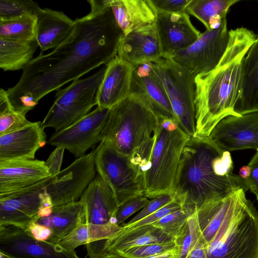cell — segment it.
I'll list each match as a JSON object with an SVG mask.
<instances>
[{
    "label": "cell",
    "mask_w": 258,
    "mask_h": 258,
    "mask_svg": "<svg viewBox=\"0 0 258 258\" xmlns=\"http://www.w3.org/2000/svg\"><path fill=\"white\" fill-rule=\"evenodd\" d=\"M179 249L176 240L169 242L155 243L135 247L119 252L133 258H146L167 251Z\"/></svg>",
    "instance_id": "d6a6232c"
},
{
    "label": "cell",
    "mask_w": 258,
    "mask_h": 258,
    "mask_svg": "<svg viewBox=\"0 0 258 258\" xmlns=\"http://www.w3.org/2000/svg\"><path fill=\"white\" fill-rule=\"evenodd\" d=\"M38 44L0 38V68L5 71L23 69L33 58Z\"/></svg>",
    "instance_id": "4316f807"
},
{
    "label": "cell",
    "mask_w": 258,
    "mask_h": 258,
    "mask_svg": "<svg viewBox=\"0 0 258 258\" xmlns=\"http://www.w3.org/2000/svg\"><path fill=\"white\" fill-rule=\"evenodd\" d=\"M181 205L176 198L174 201L164 206L154 213L131 225L122 226V230H128L140 226L150 225L160 219L165 215L181 208Z\"/></svg>",
    "instance_id": "8d00e7d4"
},
{
    "label": "cell",
    "mask_w": 258,
    "mask_h": 258,
    "mask_svg": "<svg viewBox=\"0 0 258 258\" xmlns=\"http://www.w3.org/2000/svg\"><path fill=\"white\" fill-rule=\"evenodd\" d=\"M95 150L96 171L111 188L118 207L132 199L145 196L142 176L128 157L104 142Z\"/></svg>",
    "instance_id": "9c48e42d"
},
{
    "label": "cell",
    "mask_w": 258,
    "mask_h": 258,
    "mask_svg": "<svg viewBox=\"0 0 258 258\" xmlns=\"http://www.w3.org/2000/svg\"><path fill=\"white\" fill-rule=\"evenodd\" d=\"M37 21V16L32 15L0 18V38L25 42L36 41Z\"/></svg>",
    "instance_id": "83f0119b"
},
{
    "label": "cell",
    "mask_w": 258,
    "mask_h": 258,
    "mask_svg": "<svg viewBox=\"0 0 258 258\" xmlns=\"http://www.w3.org/2000/svg\"><path fill=\"white\" fill-rule=\"evenodd\" d=\"M94 149L77 158L66 168L53 176L45 187L53 206L79 201L96 176Z\"/></svg>",
    "instance_id": "4fadbf2b"
},
{
    "label": "cell",
    "mask_w": 258,
    "mask_h": 258,
    "mask_svg": "<svg viewBox=\"0 0 258 258\" xmlns=\"http://www.w3.org/2000/svg\"><path fill=\"white\" fill-rule=\"evenodd\" d=\"M256 151L248 164L250 168V174L244 180L248 189L254 194L258 202V150Z\"/></svg>",
    "instance_id": "ab89813d"
},
{
    "label": "cell",
    "mask_w": 258,
    "mask_h": 258,
    "mask_svg": "<svg viewBox=\"0 0 258 258\" xmlns=\"http://www.w3.org/2000/svg\"><path fill=\"white\" fill-rule=\"evenodd\" d=\"M90 242V237L88 226L83 219L80 221L74 230L58 244L66 250L73 251L77 247Z\"/></svg>",
    "instance_id": "e575fe53"
},
{
    "label": "cell",
    "mask_w": 258,
    "mask_h": 258,
    "mask_svg": "<svg viewBox=\"0 0 258 258\" xmlns=\"http://www.w3.org/2000/svg\"><path fill=\"white\" fill-rule=\"evenodd\" d=\"M123 35L155 23L157 11L151 0H108Z\"/></svg>",
    "instance_id": "d4e9b609"
},
{
    "label": "cell",
    "mask_w": 258,
    "mask_h": 258,
    "mask_svg": "<svg viewBox=\"0 0 258 258\" xmlns=\"http://www.w3.org/2000/svg\"><path fill=\"white\" fill-rule=\"evenodd\" d=\"M239 0H191L186 12L201 21L210 30V21L217 17L224 18L229 8Z\"/></svg>",
    "instance_id": "f1b7e54d"
},
{
    "label": "cell",
    "mask_w": 258,
    "mask_h": 258,
    "mask_svg": "<svg viewBox=\"0 0 258 258\" xmlns=\"http://www.w3.org/2000/svg\"><path fill=\"white\" fill-rule=\"evenodd\" d=\"M176 198L173 194H165L159 196L153 199L149 200L145 206L135 215L127 223L122 226H126L131 225L143 218L147 217L151 214L157 211L159 209L174 201Z\"/></svg>",
    "instance_id": "d590c367"
},
{
    "label": "cell",
    "mask_w": 258,
    "mask_h": 258,
    "mask_svg": "<svg viewBox=\"0 0 258 258\" xmlns=\"http://www.w3.org/2000/svg\"><path fill=\"white\" fill-rule=\"evenodd\" d=\"M1 258H12L11 257L2 253L0 252Z\"/></svg>",
    "instance_id": "f6af8a7d"
},
{
    "label": "cell",
    "mask_w": 258,
    "mask_h": 258,
    "mask_svg": "<svg viewBox=\"0 0 258 258\" xmlns=\"http://www.w3.org/2000/svg\"><path fill=\"white\" fill-rule=\"evenodd\" d=\"M37 19L36 41L40 48V54L58 46L75 28V21L62 12L45 8Z\"/></svg>",
    "instance_id": "cb8c5ba5"
},
{
    "label": "cell",
    "mask_w": 258,
    "mask_h": 258,
    "mask_svg": "<svg viewBox=\"0 0 258 258\" xmlns=\"http://www.w3.org/2000/svg\"><path fill=\"white\" fill-rule=\"evenodd\" d=\"M149 201L147 198L141 196L132 199L118 206L116 214L117 224L120 226L130 216L142 209Z\"/></svg>",
    "instance_id": "74e56055"
},
{
    "label": "cell",
    "mask_w": 258,
    "mask_h": 258,
    "mask_svg": "<svg viewBox=\"0 0 258 258\" xmlns=\"http://www.w3.org/2000/svg\"><path fill=\"white\" fill-rule=\"evenodd\" d=\"M250 174V168L247 165H244L241 167L239 171V176L243 179L248 178Z\"/></svg>",
    "instance_id": "ee69618b"
},
{
    "label": "cell",
    "mask_w": 258,
    "mask_h": 258,
    "mask_svg": "<svg viewBox=\"0 0 258 258\" xmlns=\"http://www.w3.org/2000/svg\"><path fill=\"white\" fill-rule=\"evenodd\" d=\"M179 250H175L158 254L146 258H178Z\"/></svg>",
    "instance_id": "b9f144b4"
},
{
    "label": "cell",
    "mask_w": 258,
    "mask_h": 258,
    "mask_svg": "<svg viewBox=\"0 0 258 258\" xmlns=\"http://www.w3.org/2000/svg\"><path fill=\"white\" fill-rule=\"evenodd\" d=\"M109 108L97 107L75 123L55 132L48 144L67 149L75 157H81L99 142L98 138L108 118Z\"/></svg>",
    "instance_id": "5bb4252c"
},
{
    "label": "cell",
    "mask_w": 258,
    "mask_h": 258,
    "mask_svg": "<svg viewBox=\"0 0 258 258\" xmlns=\"http://www.w3.org/2000/svg\"><path fill=\"white\" fill-rule=\"evenodd\" d=\"M131 93L139 95L159 115L175 119L166 91L152 69V62L135 68Z\"/></svg>",
    "instance_id": "7402d4cb"
},
{
    "label": "cell",
    "mask_w": 258,
    "mask_h": 258,
    "mask_svg": "<svg viewBox=\"0 0 258 258\" xmlns=\"http://www.w3.org/2000/svg\"><path fill=\"white\" fill-rule=\"evenodd\" d=\"M135 67L116 56L106 66L105 73L96 93V105L109 108L127 97L132 92Z\"/></svg>",
    "instance_id": "ac0fdd59"
},
{
    "label": "cell",
    "mask_w": 258,
    "mask_h": 258,
    "mask_svg": "<svg viewBox=\"0 0 258 258\" xmlns=\"http://www.w3.org/2000/svg\"><path fill=\"white\" fill-rule=\"evenodd\" d=\"M79 201L84 207V221L88 226L90 242L110 239L121 230L116 221L118 206L113 191L98 174Z\"/></svg>",
    "instance_id": "30bf717a"
},
{
    "label": "cell",
    "mask_w": 258,
    "mask_h": 258,
    "mask_svg": "<svg viewBox=\"0 0 258 258\" xmlns=\"http://www.w3.org/2000/svg\"><path fill=\"white\" fill-rule=\"evenodd\" d=\"M84 218V207L79 200L53 206L47 215L39 218L34 224L44 229L45 241L58 244Z\"/></svg>",
    "instance_id": "603a6c76"
},
{
    "label": "cell",
    "mask_w": 258,
    "mask_h": 258,
    "mask_svg": "<svg viewBox=\"0 0 258 258\" xmlns=\"http://www.w3.org/2000/svg\"><path fill=\"white\" fill-rule=\"evenodd\" d=\"M26 116L13 108L6 90L0 91V136L14 132L31 124Z\"/></svg>",
    "instance_id": "f546056e"
},
{
    "label": "cell",
    "mask_w": 258,
    "mask_h": 258,
    "mask_svg": "<svg viewBox=\"0 0 258 258\" xmlns=\"http://www.w3.org/2000/svg\"><path fill=\"white\" fill-rule=\"evenodd\" d=\"M40 121L17 131L0 136V162L33 160L46 143V135Z\"/></svg>",
    "instance_id": "44dd1931"
},
{
    "label": "cell",
    "mask_w": 258,
    "mask_h": 258,
    "mask_svg": "<svg viewBox=\"0 0 258 258\" xmlns=\"http://www.w3.org/2000/svg\"><path fill=\"white\" fill-rule=\"evenodd\" d=\"M159 115L135 93L110 109L108 118L98 138L128 157L141 176L154 142Z\"/></svg>",
    "instance_id": "277c9868"
},
{
    "label": "cell",
    "mask_w": 258,
    "mask_h": 258,
    "mask_svg": "<svg viewBox=\"0 0 258 258\" xmlns=\"http://www.w3.org/2000/svg\"><path fill=\"white\" fill-rule=\"evenodd\" d=\"M0 252L12 258H80L75 250L36 239L27 229L0 226Z\"/></svg>",
    "instance_id": "9a60e30c"
},
{
    "label": "cell",
    "mask_w": 258,
    "mask_h": 258,
    "mask_svg": "<svg viewBox=\"0 0 258 258\" xmlns=\"http://www.w3.org/2000/svg\"><path fill=\"white\" fill-rule=\"evenodd\" d=\"M246 191L235 189L216 232L206 243L198 240L186 258H258V211Z\"/></svg>",
    "instance_id": "5b68a950"
},
{
    "label": "cell",
    "mask_w": 258,
    "mask_h": 258,
    "mask_svg": "<svg viewBox=\"0 0 258 258\" xmlns=\"http://www.w3.org/2000/svg\"><path fill=\"white\" fill-rule=\"evenodd\" d=\"M51 176L30 187L0 196V226L27 229L40 217L42 211L53 207L45 187Z\"/></svg>",
    "instance_id": "8fae6325"
},
{
    "label": "cell",
    "mask_w": 258,
    "mask_h": 258,
    "mask_svg": "<svg viewBox=\"0 0 258 258\" xmlns=\"http://www.w3.org/2000/svg\"><path fill=\"white\" fill-rule=\"evenodd\" d=\"M226 17L220 25L206 30L189 47L173 57V59L196 76L215 68L223 55L229 40Z\"/></svg>",
    "instance_id": "7c38bea8"
},
{
    "label": "cell",
    "mask_w": 258,
    "mask_h": 258,
    "mask_svg": "<svg viewBox=\"0 0 258 258\" xmlns=\"http://www.w3.org/2000/svg\"><path fill=\"white\" fill-rule=\"evenodd\" d=\"M190 138L175 119L159 115L154 145L142 175L145 197L174 194L181 154Z\"/></svg>",
    "instance_id": "8992f818"
},
{
    "label": "cell",
    "mask_w": 258,
    "mask_h": 258,
    "mask_svg": "<svg viewBox=\"0 0 258 258\" xmlns=\"http://www.w3.org/2000/svg\"><path fill=\"white\" fill-rule=\"evenodd\" d=\"M152 69L166 91L176 121L189 137H195L196 75L172 58H162L152 62Z\"/></svg>",
    "instance_id": "52a82bcc"
},
{
    "label": "cell",
    "mask_w": 258,
    "mask_h": 258,
    "mask_svg": "<svg viewBox=\"0 0 258 258\" xmlns=\"http://www.w3.org/2000/svg\"><path fill=\"white\" fill-rule=\"evenodd\" d=\"M95 258H133L119 252H108L100 254Z\"/></svg>",
    "instance_id": "7bdbcfd3"
},
{
    "label": "cell",
    "mask_w": 258,
    "mask_h": 258,
    "mask_svg": "<svg viewBox=\"0 0 258 258\" xmlns=\"http://www.w3.org/2000/svg\"><path fill=\"white\" fill-rule=\"evenodd\" d=\"M42 9L36 3L31 0L0 1V18H14L28 15L37 16Z\"/></svg>",
    "instance_id": "1f68e13d"
},
{
    "label": "cell",
    "mask_w": 258,
    "mask_h": 258,
    "mask_svg": "<svg viewBox=\"0 0 258 258\" xmlns=\"http://www.w3.org/2000/svg\"><path fill=\"white\" fill-rule=\"evenodd\" d=\"M256 38L246 28L231 29L227 48L217 66L196 76L195 137H209L223 118L241 116L235 107L240 93L243 60Z\"/></svg>",
    "instance_id": "7a4b0ae2"
},
{
    "label": "cell",
    "mask_w": 258,
    "mask_h": 258,
    "mask_svg": "<svg viewBox=\"0 0 258 258\" xmlns=\"http://www.w3.org/2000/svg\"><path fill=\"white\" fill-rule=\"evenodd\" d=\"M50 176L45 161L43 160L0 162V196L30 187Z\"/></svg>",
    "instance_id": "ffe728a7"
},
{
    "label": "cell",
    "mask_w": 258,
    "mask_h": 258,
    "mask_svg": "<svg viewBox=\"0 0 258 258\" xmlns=\"http://www.w3.org/2000/svg\"><path fill=\"white\" fill-rule=\"evenodd\" d=\"M209 137L223 151L257 150L258 112L228 116L215 126Z\"/></svg>",
    "instance_id": "2e32d148"
},
{
    "label": "cell",
    "mask_w": 258,
    "mask_h": 258,
    "mask_svg": "<svg viewBox=\"0 0 258 258\" xmlns=\"http://www.w3.org/2000/svg\"><path fill=\"white\" fill-rule=\"evenodd\" d=\"M155 25L163 58H172L192 45L201 34L187 13L157 12Z\"/></svg>",
    "instance_id": "e0dca14e"
},
{
    "label": "cell",
    "mask_w": 258,
    "mask_h": 258,
    "mask_svg": "<svg viewBox=\"0 0 258 258\" xmlns=\"http://www.w3.org/2000/svg\"><path fill=\"white\" fill-rule=\"evenodd\" d=\"M200 237V231L193 214L188 218L186 229L183 236L176 239L179 245L178 258H186L192 250Z\"/></svg>",
    "instance_id": "836d02e7"
},
{
    "label": "cell",
    "mask_w": 258,
    "mask_h": 258,
    "mask_svg": "<svg viewBox=\"0 0 258 258\" xmlns=\"http://www.w3.org/2000/svg\"><path fill=\"white\" fill-rule=\"evenodd\" d=\"M106 69L105 66L91 76L75 80L66 88L59 89L54 103L41 122V126L58 132L90 113L96 105L95 96Z\"/></svg>",
    "instance_id": "ba28073f"
},
{
    "label": "cell",
    "mask_w": 258,
    "mask_h": 258,
    "mask_svg": "<svg viewBox=\"0 0 258 258\" xmlns=\"http://www.w3.org/2000/svg\"><path fill=\"white\" fill-rule=\"evenodd\" d=\"M64 149L56 147L50 154L48 159L45 161L46 166L51 176H55L61 170Z\"/></svg>",
    "instance_id": "60d3db41"
},
{
    "label": "cell",
    "mask_w": 258,
    "mask_h": 258,
    "mask_svg": "<svg viewBox=\"0 0 258 258\" xmlns=\"http://www.w3.org/2000/svg\"><path fill=\"white\" fill-rule=\"evenodd\" d=\"M90 12L75 20L72 34L51 52L39 54L7 90L14 110L26 116L46 94L58 90L117 54L123 33L106 0L88 1Z\"/></svg>",
    "instance_id": "6da1fadb"
},
{
    "label": "cell",
    "mask_w": 258,
    "mask_h": 258,
    "mask_svg": "<svg viewBox=\"0 0 258 258\" xmlns=\"http://www.w3.org/2000/svg\"><path fill=\"white\" fill-rule=\"evenodd\" d=\"M235 111L240 115L258 112V33L243 60L240 93Z\"/></svg>",
    "instance_id": "484cf974"
},
{
    "label": "cell",
    "mask_w": 258,
    "mask_h": 258,
    "mask_svg": "<svg viewBox=\"0 0 258 258\" xmlns=\"http://www.w3.org/2000/svg\"><path fill=\"white\" fill-rule=\"evenodd\" d=\"M191 0H151L157 12L167 13H186Z\"/></svg>",
    "instance_id": "f35d334b"
},
{
    "label": "cell",
    "mask_w": 258,
    "mask_h": 258,
    "mask_svg": "<svg viewBox=\"0 0 258 258\" xmlns=\"http://www.w3.org/2000/svg\"><path fill=\"white\" fill-rule=\"evenodd\" d=\"M223 151L209 137L190 138L184 147L174 195L189 215L216 193L237 188L248 190L239 175L221 176L216 172L214 159Z\"/></svg>",
    "instance_id": "3957f363"
},
{
    "label": "cell",
    "mask_w": 258,
    "mask_h": 258,
    "mask_svg": "<svg viewBox=\"0 0 258 258\" xmlns=\"http://www.w3.org/2000/svg\"><path fill=\"white\" fill-rule=\"evenodd\" d=\"M189 214L183 209L170 213L152 224L166 234L179 239L186 229Z\"/></svg>",
    "instance_id": "4dcf8cb0"
},
{
    "label": "cell",
    "mask_w": 258,
    "mask_h": 258,
    "mask_svg": "<svg viewBox=\"0 0 258 258\" xmlns=\"http://www.w3.org/2000/svg\"><path fill=\"white\" fill-rule=\"evenodd\" d=\"M117 56L135 68L163 58L155 23L123 35L119 43Z\"/></svg>",
    "instance_id": "d6986e66"
}]
</instances>
